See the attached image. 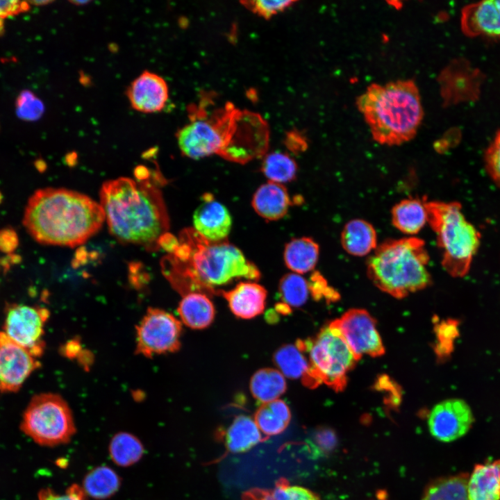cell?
Segmentation results:
<instances>
[{
    "mask_svg": "<svg viewBox=\"0 0 500 500\" xmlns=\"http://www.w3.org/2000/svg\"><path fill=\"white\" fill-rule=\"evenodd\" d=\"M28 7L25 1H0V19L17 15L28 10Z\"/></svg>",
    "mask_w": 500,
    "mask_h": 500,
    "instance_id": "43",
    "label": "cell"
},
{
    "mask_svg": "<svg viewBox=\"0 0 500 500\" xmlns=\"http://www.w3.org/2000/svg\"><path fill=\"white\" fill-rule=\"evenodd\" d=\"M278 291L283 303L289 308H297L306 302L310 290L308 282L303 276L290 273L281 279Z\"/></svg>",
    "mask_w": 500,
    "mask_h": 500,
    "instance_id": "32",
    "label": "cell"
},
{
    "mask_svg": "<svg viewBox=\"0 0 500 500\" xmlns=\"http://www.w3.org/2000/svg\"><path fill=\"white\" fill-rule=\"evenodd\" d=\"M49 315V310L45 308L10 304L6 309L2 331L13 342L38 358L44 353V326Z\"/></svg>",
    "mask_w": 500,
    "mask_h": 500,
    "instance_id": "10",
    "label": "cell"
},
{
    "mask_svg": "<svg viewBox=\"0 0 500 500\" xmlns=\"http://www.w3.org/2000/svg\"><path fill=\"white\" fill-rule=\"evenodd\" d=\"M467 500H500V460L474 467L468 478Z\"/></svg>",
    "mask_w": 500,
    "mask_h": 500,
    "instance_id": "20",
    "label": "cell"
},
{
    "mask_svg": "<svg viewBox=\"0 0 500 500\" xmlns=\"http://www.w3.org/2000/svg\"><path fill=\"white\" fill-rule=\"evenodd\" d=\"M285 500H319V497L304 487L286 485Z\"/></svg>",
    "mask_w": 500,
    "mask_h": 500,
    "instance_id": "41",
    "label": "cell"
},
{
    "mask_svg": "<svg viewBox=\"0 0 500 500\" xmlns=\"http://www.w3.org/2000/svg\"><path fill=\"white\" fill-rule=\"evenodd\" d=\"M18 245V238L16 232L12 228L0 230V251L4 253H12Z\"/></svg>",
    "mask_w": 500,
    "mask_h": 500,
    "instance_id": "42",
    "label": "cell"
},
{
    "mask_svg": "<svg viewBox=\"0 0 500 500\" xmlns=\"http://www.w3.org/2000/svg\"><path fill=\"white\" fill-rule=\"evenodd\" d=\"M112 461L119 466L128 467L137 462L144 454V447L138 438L128 433L116 434L110 444Z\"/></svg>",
    "mask_w": 500,
    "mask_h": 500,
    "instance_id": "30",
    "label": "cell"
},
{
    "mask_svg": "<svg viewBox=\"0 0 500 500\" xmlns=\"http://www.w3.org/2000/svg\"><path fill=\"white\" fill-rule=\"evenodd\" d=\"M308 287L312 296L316 300L324 298L329 302L339 299V293L328 285L326 279L318 272L313 273L310 276Z\"/></svg>",
    "mask_w": 500,
    "mask_h": 500,
    "instance_id": "37",
    "label": "cell"
},
{
    "mask_svg": "<svg viewBox=\"0 0 500 500\" xmlns=\"http://www.w3.org/2000/svg\"><path fill=\"white\" fill-rule=\"evenodd\" d=\"M232 312L242 319H251L265 309L267 291L253 282H242L230 291L222 292Z\"/></svg>",
    "mask_w": 500,
    "mask_h": 500,
    "instance_id": "18",
    "label": "cell"
},
{
    "mask_svg": "<svg viewBox=\"0 0 500 500\" xmlns=\"http://www.w3.org/2000/svg\"><path fill=\"white\" fill-rule=\"evenodd\" d=\"M461 30L468 37L500 40V0L481 1L461 11Z\"/></svg>",
    "mask_w": 500,
    "mask_h": 500,
    "instance_id": "16",
    "label": "cell"
},
{
    "mask_svg": "<svg viewBox=\"0 0 500 500\" xmlns=\"http://www.w3.org/2000/svg\"><path fill=\"white\" fill-rule=\"evenodd\" d=\"M136 330L138 354L151 357L176 351L181 347V322L161 309L149 308Z\"/></svg>",
    "mask_w": 500,
    "mask_h": 500,
    "instance_id": "9",
    "label": "cell"
},
{
    "mask_svg": "<svg viewBox=\"0 0 500 500\" xmlns=\"http://www.w3.org/2000/svg\"><path fill=\"white\" fill-rule=\"evenodd\" d=\"M425 205L427 222L442 252V267L453 277L464 276L480 246L479 231L466 219L457 201H426Z\"/></svg>",
    "mask_w": 500,
    "mask_h": 500,
    "instance_id": "6",
    "label": "cell"
},
{
    "mask_svg": "<svg viewBox=\"0 0 500 500\" xmlns=\"http://www.w3.org/2000/svg\"><path fill=\"white\" fill-rule=\"evenodd\" d=\"M428 261L422 240L414 237L388 240L369 258L367 272L378 288L401 299L429 285Z\"/></svg>",
    "mask_w": 500,
    "mask_h": 500,
    "instance_id": "5",
    "label": "cell"
},
{
    "mask_svg": "<svg viewBox=\"0 0 500 500\" xmlns=\"http://www.w3.org/2000/svg\"><path fill=\"white\" fill-rule=\"evenodd\" d=\"M484 160L490 178L500 187V128L485 150Z\"/></svg>",
    "mask_w": 500,
    "mask_h": 500,
    "instance_id": "35",
    "label": "cell"
},
{
    "mask_svg": "<svg viewBox=\"0 0 500 500\" xmlns=\"http://www.w3.org/2000/svg\"><path fill=\"white\" fill-rule=\"evenodd\" d=\"M356 106L373 139L383 145L414 138L424 117L419 89L410 79L372 83L357 98Z\"/></svg>",
    "mask_w": 500,
    "mask_h": 500,
    "instance_id": "4",
    "label": "cell"
},
{
    "mask_svg": "<svg viewBox=\"0 0 500 500\" xmlns=\"http://www.w3.org/2000/svg\"><path fill=\"white\" fill-rule=\"evenodd\" d=\"M272 412L288 425L291 419V412L288 406L282 400L276 399L267 403Z\"/></svg>",
    "mask_w": 500,
    "mask_h": 500,
    "instance_id": "44",
    "label": "cell"
},
{
    "mask_svg": "<svg viewBox=\"0 0 500 500\" xmlns=\"http://www.w3.org/2000/svg\"><path fill=\"white\" fill-rule=\"evenodd\" d=\"M42 101L28 91L24 92L17 99V112L26 120H36L43 113Z\"/></svg>",
    "mask_w": 500,
    "mask_h": 500,
    "instance_id": "34",
    "label": "cell"
},
{
    "mask_svg": "<svg viewBox=\"0 0 500 500\" xmlns=\"http://www.w3.org/2000/svg\"><path fill=\"white\" fill-rule=\"evenodd\" d=\"M294 1H268V0H256L246 1L243 3L251 11L256 12L258 15L269 18L280 12L285 10L291 6Z\"/></svg>",
    "mask_w": 500,
    "mask_h": 500,
    "instance_id": "36",
    "label": "cell"
},
{
    "mask_svg": "<svg viewBox=\"0 0 500 500\" xmlns=\"http://www.w3.org/2000/svg\"><path fill=\"white\" fill-rule=\"evenodd\" d=\"M126 94L134 110L144 113H155L161 111L165 106L169 89L162 77L144 71L131 83Z\"/></svg>",
    "mask_w": 500,
    "mask_h": 500,
    "instance_id": "15",
    "label": "cell"
},
{
    "mask_svg": "<svg viewBox=\"0 0 500 500\" xmlns=\"http://www.w3.org/2000/svg\"><path fill=\"white\" fill-rule=\"evenodd\" d=\"M105 221L100 203L76 191L46 188L28 199L23 225L42 244L74 247L97 233Z\"/></svg>",
    "mask_w": 500,
    "mask_h": 500,
    "instance_id": "3",
    "label": "cell"
},
{
    "mask_svg": "<svg viewBox=\"0 0 500 500\" xmlns=\"http://www.w3.org/2000/svg\"><path fill=\"white\" fill-rule=\"evenodd\" d=\"M254 421L260 432L266 435H278L288 426L272 412L267 403L262 404L257 410Z\"/></svg>",
    "mask_w": 500,
    "mask_h": 500,
    "instance_id": "33",
    "label": "cell"
},
{
    "mask_svg": "<svg viewBox=\"0 0 500 500\" xmlns=\"http://www.w3.org/2000/svg\"><path fill=\"white\" fill-rule=\"evenodd\" d=\"M21 428L36 443L49 447L67 443L76 433L68 404L52 393L32 398L23 414Z\"/></svg>",
    "mask_w": 500,
    "mask_h": 500,
    "instance_id": "8",
    "label": "cell"
},
{
    "mask_svg": "<svg viewBox=\"0 0 500 500\" xmlns=\"http://www.w3.org/2000/svg\"><path fill=\"white\" fill-rule=\"evenodd\" d=\"M195 118L177 132V140L182 153L192 159H200L212 154L225 156L231 142L230 128L226 122Z\"/></svg>",
    "mask_w": 500,
    "mask_h": 500,
    "instance_id": "11",
    "label": "cell"
},
{
    "mask_svg": "<svg viewBox=\"0 0 500 500\" xmlns=\"http://www.w3.org/2000/svg\"><path fill=\"white\" fill-rule=\"evenodd\" d=\"M286 389L284 376L279 370L272 368L259 369L252 376L250 381L251 392L262 404L278 399Z\"/></svg>",
    "mask_w": 500,
    "mask_h": 500,
    "instance_id": "26",
    "label": "cell"
},
{
    "mask_svg": "<svg viewBox=\"0 0 500 500\" xmlns=\"http://www.w3.org/2000/svg\"><path fill=\"white\" fill-rule=\"evenodd\" d=\"M215 308L207 294L191 292L183 295L178 307L182 322L194 329L208 327L215 317Z\"/></svg>",
    "mask_w": 500,
    "mask_h": 500,
    "instance_id": "22",
    "label": "cell"
},
{
    "mask_svg": "<svg viewBox=\"0 0 500 500\" xmlns=\"http://www.w3.org/2000/svg\"><path fill=\"white\" fill-rule=\"evenodd\" d=\"M262 172L269 181L281 184L291 181L296 177L297 165L288 154L274 151L265 156L262 164Z\"/></svg>",
    "mask_w": 500,
    "mask_h": 500,
    "instance_id": "31",
    "label": "cell"
},
{
    "mask_svg": "<svg viewBox=\"0 0 500 500\" xmlns=\"http://www.w3.org/2000/svg\"><path fill=\"white\" fill-rule=\"evenodd\" d=\"M438 342L435 347L438 355L446 353L450 349L451 340L456 333V326L451 322H444L435 327Z\"/></svg>",
    "mask_w": 500,
    "mask_h": 500,
    "instance_id": "39",
    "label": "cell"
},
{
    "mask_svg": "<svg viewBox=\"0 0 500 500\" xmlns=\"http://www.w3.org/2000/svg\"><path fill=\"white\" fill-rule=\"evenodd\" d=\"M254 210L267 220H277L285 215L291 200L285 187L268 181L260 185L252 199Z\"/></svg>",
    "mask_w": 500,
    "mask_h": 500,
    "instance_id": "19",
    "label": "cell"
},
{
    "mask_svg": "<svg viewBox=\"0 0 500 500\" xmlns=\"http://www.w3.org/2000/svg\"><path fill=\"white\" fill-rule=\"evenodd\" d=\"M311 444L317 453L327 454L336 446L337 438L332 429L321 428L314 433Z\"/></svg>",
    "mask_w": 500,
    "mask_h": 500,
    "instance_id": "38",
    "label": "cell"
},
{
    "mask_svg": "<svg viewBox=\"0 0 500 500\" xmlns=\"http://www.w3.org/2000/svg\"><path fill=\"white\" fill-rule=\"evenodd\" d=\"M329 326L342 336L357 360L364 355L377 357L384 354L376 322L367 310L350 309Z\"/></svg>",
    "mask_w": 500,
    "mask_h": 500,
    "instance_id": "12",
    "label": "cell"
},
{
    "mask_svg": "<svg viewBox=\"0 0 500 500\" xmlns=\"http://www.w3.org/2000/svg\"><path fill=\"white\" fill-rule=\"evenodd\" d=\"M161 265L172 287L183 295L211 294L215 286L235 278L256 281L260 276L257 267L238 248L224 240L208 241L193 228L183 231Z\"/></svg>",
    "mask_w": 500,
    "mask_h": 500,
    "instance_id": "1",
    "label": "cell"
},
{
    "mask_svg": "<svg viewBox=\"0 0 500 500\" xmlns=\"http://www.w3.org/2000/svg\"><path fill=\"white\" fill-rule=\"evenodd\" d=\"M426 200L408 198L401 200L392 209V223L402 233H417L427 222Z\"/></svg>",
    "mask_w": 500,
    "mask_h": 500,
    "instance_id": "23",
    "label": "cell"
},
{
    "mask_svg": "<svg viewBox=\"0 0 500 500\" xmlns=\"http://www.w3.org/2000/svg\"><path fill=\"white\" fill-rule=\"evenodd\" d=\"M137 179L121 177L105 182L100 190V205L110 233L119 241L146 248L160 247L169 219L160 190L138 167Z\"/></svg>",
    "mask_w": 500,
    "mask_h": 500,
    "instance_id": "2",
    "label": "cell"
},
{
    "mask_svg": "<svg viewBox=\"0 0 500 500\" xmlns=\"http://www.w3.org/2000/svg\"><path fill=\"white\" fill-rule=\"evenodd\" d=\"M194 230L210 242L224 241L232 227V218L226 207L211 194L203 196L193 215Z\"/></svg>",
    "mask_w": 500,
    "mask_h": 500,
    "instance_id": "17",
    "label": "cell"
},
{
    "mask_svg": "<svg viewBox=\"0 0 500 500\" xmlns=\"http://www.w3.org/2000/svg\"><path fill=\"white\" fill-rule=\"evenodd\" d=\"M40 363L26 349L0 331V392L18 391Z\"/></svg>",
    "mask_w": 500,
    "mask_h": 500,
    "instance_id": "14",
    "label": "cell"
},
{
    "mask_svg": "<svg viewBox=\"0 0 500 500\" xmlns=\"http://www.w3.org/2000/svg\"><path fill=\"white\" fill-rule=\"evenodd\" d=\"M261 433L254 419L244 415H239L226 430V447L233 453L245 452L261 442Z\"/></svg>",
    "mask_w": 500,
    "mask_h": 500,
    "instance_id": "24",
    "label": "cell"
},
{
    "mask_svg": "<svg viewBox=\"0 0 500 500\" xmlns=\"http://www.w3.org/2000/svg\"><path fill=\"white\" fill-rule=\"evenodd\" d=\"M121 481L111 468L101 466L91 470L84 478L83 490L95 499H105L114 494Z\"/></svg>",
    "mask_w": 500,
    "mask_h": 500,
    "instance_id": "27",
    "label": "cell"
},
{
    "mask_svg": "<svg viewBox=\"0 0 500 500\" xmlns=\"http://www.w3.org/2000/svg\"><path fill=\"white\" fill-rule=\"evenodd\" d=\"M345 251L354 256H364L377 247V235L374 226L361 219H354L344 226L340 236Z\"/></svg>",
    "mask_w": 500,
    "mask_h": 500,
    "instance_id": "21",
    "label": "cell"
},
{
    "mask_svg": "<svg viewBox=\"0 0 500 500\" xmlns=\"http://www.w3.org/2000/svg\"><path fill=\"white\" fill-rule=\"evenodd\" d=\"M71 2H72V3H73V4H74V5H78V6L79 4H84V3H88V1H71Z\"/></svg>",
    "mask_w": 500,
    "mask_h": 500,
    "instance_id": "46",
    "label": "cell"
},
{
    "mask_svg": "<svg viewBox=\"0 0 500 500\" xmlns=\"http://www.w3.org/2000/svg\"><path fill=\"white\" fill-rule=\"evenodd\" d=\"M273 361L281 373L290 378H299L308 373L309 362L305 353L296 345L285 344L274 353Z\"/></svg>",
    "mask_w": 500,
    "mask_h": 500,
    "instance_id": "29",
    "label": "cell"
},
{
    "mask_svg": "<svg viewBox=\"0 0 500 500\" xmlns=\"http://www.w3.org/2000/svg\"><path fill=\"white\" fill-rule=\"evenodd\" d=\"M285 483H278L274 488L261 495L260 500H285Z\"/></svg>",
    "mask_w": 500,
    "mask_h": 500,
    "instance_id": "45",
    "label": "cell"
},
{
    "mask_svg": "<svg viewBox=\"0 0 500 500\" xmlns=\"http://www.w3.org/2000/svg\"><path fill=\"white\" fill-rule=\"evenodd\" d=\"M474 422L469 406L457 398L440 401L432 408L428 417L430 433L443 442H451L464 436Z\"/></svg>",
    "mask_w": 500,
    "mask_h": 500,
    "instance_id": "13",
    "label": "cell"
},
{
    "mask_svg": "<svg viewBox=\"0 0 500 500\" xmlns=\"http://www.w3.org/2000/svg\"><path fill=\"white\" fill-rule=\"evenodd\" d=\"M295 345L308 356L309 369L302 378L306 386L315 388L325 383L336 392L345 388L347 374L358 360L342 336L329 324L315 337L298 340Z\"/></svg>",
    "mask_w": 500,
    "mask_h": 500,
    "instance_id": "7",
    "label": "cell"
},
{
    "mask_svg": "<svg viewBox=\"0 0 500 500\" xmlns=\"http://www.w3.org/2000/svg\"><path fill=\"white\" fill-rule=\"evenodd\" d=\"M38 500H85V492L83 488L74 484L65 494H58L47 488L40 491Z\"/></svg>",
    "mask_w": 500,
    "mask_h": 500,
    "instance_id": "40",
    "label": "cell"
},
{
    "mask_svg": "<svg viewBox=\"0 0 500 500\" xmlns=\"http://www.w3.org/2000/svg\"><path fill=\"white\" fill-rule=\"evenodd\" d=\"M319 245L307 237L291 240L285 247L284 260L286 266L297 274L312 271L318 260Z\"/></svg>",
    "mask_w": 500,
    "mask_h": 500,
    "instance_id": "25",
    "label": "cell"
},
{
    "mask_svg": "<svg viewBox=\"0 0 500 500\" xmlns=\"http://www.w3.org/2000/svg\"><path fill=\"white\" fill-rule=\"evenodd\" d=\"M468 478L462 473L437 479L428 486L422 500H467Z\"/></svg>",
    "mask_w": 500,
    "mask_h": 500,
    "instance_id": "28",
    "label": "cell"
}]
</instances>
